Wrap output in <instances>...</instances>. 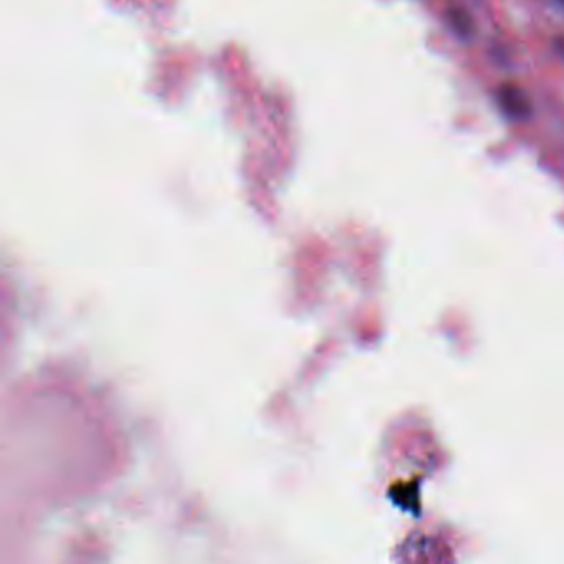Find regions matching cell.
<instances>
[{"mask_svg":"<svg viewBox=\"0 0 564 564\" xmlns=\"http://www.w3.org/2000/svg\"><path fill=\"white\" fill-rule=\"evenodd\" d=\"M556 2H558V4L561 5V9L564 10V0H556Z\"/></svg>","mask_w":564,"mask_h":564,"instance_id":"obj_4","label":"cell"},{"mask_svg":"<svg viewBox=\"0 0 564 564\" xmlns=\"http://www.w3.org/2000/svg\"><path fill=\"white\" fill-rule=\"evenodd\" d=\"M445 20L452 32L460 39L469 40L474 37L475 30H477L474 17L462 5H449L445 9Z\"/></svg>","mask_w":564,"mask_h":564,"instance_id":"obj_2","label":"cell"},{"mask_svg":"<svg viewBox=\"0 0 564 564\" xmlns=\"http://www.w3.org/2000/svg\"><path fill=\"white\" fill-rule=\"evenodd\" d=\"M497 101L500 110L510 120H528L533 113V103H531L530 96L526 95V91L518 87L517 83H502L497 90Z\"/></svg>","mask_w":564,"mask_h":564,"instance_id":"obj_1","label":"cell"},{"mask_svg":"<svg viewBox=\"0 0 564 564\" xmlns=\"http://www.w3.org/2000/svg\"><path fill=\"white\" fill-rule=\"evenodd\" d=\"M555 47L556 50H558V53H560L561 57L564 58V37L563 39H561L560 37V39L555 40Z\"/></svg>","mask_w":564,"mask_h":564,"instance_id":"obj_3","label":"cell"}]
</instances>
